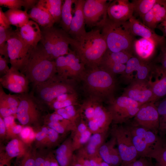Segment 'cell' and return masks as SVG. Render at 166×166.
<instances>
[{
	"label": "cell",
	"instance_id": "1",
	"mask_svg": "<svg viewBox=\"0 0 166 166\" xmlns=\"http://www.w3.org/2000/svg\"><path fill=\"white\" fill-rule=\"evenodd\" d=\"M70 45L86 68L99 66L108 49L100 30L92 29L80 37H70Z\"/></svg>",
	"mask_w": 166,
	"mask_h": 166
},
{
	"label": "cell",
	"instance_id": "2",
	"mask_svg": "<svg viewBox=\"0 0 166 166\" xmlns=\"http://www.w3.org/2000/svg\"><path fill=\"white\" fill-rule=\"evenodd\" d=\"M96 26L106 41L108 49L114 52L125 51L133 53L136 40L132 33L128 21L116 22L105 15Z\"/></svg>",
	"mask_w": 166,
	"mask_h": 166
},
{
	"label": "cell",
	"instance_id": "3",
	"mask_svg": "<svg viewBox=\"0 0 166 166\" xmlns=\"http://www.w3.org/2000/svg\"><path fill=\"white\" fill-rule=\"evenodd\" d=\"M86 97L107 102L113 98L116 88L115 76L100 66L86 68L81 81Z\"/></svg>",
	"mask_w": 166,
	"mask_h": 166
},
{
	"label": "cell",
	"instance_id": "4",
	"mask_svg": "<svg viewBox=\"0 0 166 166\" xmlns=\"http://www.w3.org/2000/svg\"><path fill=\"white\" fill-rule=\"evenodd\" d=\"M57 73L55 60L49 57L40 43L31 52L24 74L33 88Z\"/></svg>",
	"mask_w": 166,
	"mask_h": 166
},
{
	"label": "cell",
	"instance_id": "5",
	"mask_svg": "<svg viewBox=\"0 0 166 166\" xmlns=\"http://www.w3.org/2000/svg\"><path fill=\"white\" fill-rule=\"evenodd\" d=\"M103 102L95 98L86 97L79 105L80 118L91 131L100 129L102 133L107 132L112 123L111 115Z\"/></svg>",
	"mask_w": 166,
	"mask_h": 166
},
{
	"label": "cell",
	"instance_id": "6",
	"mask_svg": "<svg viewBox=\"0 0 166 166\" xmlns=\"http://www.w3.org/2000/svg\"><path fill=\"white\" fill-rule=\"evenodd\" d=\"M76 81L64 78L57 73L45 81L33 88L32 92L42 105H48L59 96L65 93H77Z\"/></svg>",
	"mask_w": 166,
	"mask_h": 166
},
{
	"label": "cell",
	"instance_id": "7",
	"mask_svg": "<svg viewBox=\"0 0 166 166\" xmlns=\"http://www.w3.org/2000/svg\"><path fill=\"white\" fill-rule=\"evenodd\" d=\"M41 43L49 58L55 60L59 57L68 54L70 49V36L62 28L53 26L42 27Z\"/></svg>",
	"mask_w": 166,
	"mask_h": 166
},
{
	"label": "cell",
	"instance_id": "8",
	"mask_svg": "<svg viewBox=\"0 0 166 166\" xmlns=\"http://www.w3.org/2000/svg\"><path fill=\"white\" fill-rule=\"evenodd\" d=\"M125 126L129 130L138 156L150 157L162 145V140L157 134L145 128L127 123Z\"/></svg>",
	"mask_w": 166,
	"mask_h": 166
},
{
	"label": "cell",
	"instance_id": "9",
	"mask_svg": "<svg viewBox=\"0 0 166 166\" xmlns=\"http://www.w3.org/2000/svg\"><path fill=\"white\" fill-rule=\"evenodd\" d=\"M7 43L8 54L11 67L24 74L34 48L24 41L20 36L18 29L14 30Z\"/></svg>",
	"mask_w": 166,
	"mask_h": 166
},
{
	"label": "cell",
	"instance_id": "10",
	"mask_svg": "<svg viewBox=\"0 0 166 166\" xmlns=\"http://www.w3.org/2000/svg\"><path fill=\"white\" fill-rule=\"evenodd\" d=\"M107 102V108L111 115L112 123L115 124L128 123L134 117L143 104L123 95L114 97Z\"/></svg>",
	"mask_w": 166,
	"mask_h": 166
},
{
	"label": "cell",
	"instance_id": "11",
	"mask_svg": "<svg viewBox=\"0 0 166 166\" xmlns=\"http://www.w3.org/2000/svg\"><path fill=\"white\" fill-rule=\"evenodd\" d=\"M110 132L116 140L122 161L121 166H128L136 160L138 157V154L130 133L126 127L113 124Z\"/></svg>",
	"mask_w": 166,
	"mask_h": 166
},
{
	"label": "cell",
	"instance_id": "12",
	"mask_svg": "<svg viewBox=\"0 0 166 166\" xmlns=\"http://www.w3.org/2000/svg\"><path fill=\"white\" fill-rule=\"evenodd\" d=\"M20 100L16 116L23 125L38 121L40 115L39 107L42 105L34 97L32 92L17 94Z\"/></svg>",
	"mask_w": 166,
	"mask_h": 166
},
{
	"label": "cell",
	"instance_id": "13",
	"mask_svg": "<svg viewBox=\"0 0 166 166\" xmlns=\"http://www.w3.org/2000/svg\"><path fill=\"white\" fill-rule=\"evenodd\" d=\"M134 118L132 123L157 134L159 131V117L155 103L149 102L143 104Z\"/></svg>",
	"mask_w": 166,
	"mask_h": 166
},
{
	"label": "cell",
	"instance_id": "14",
	"mask_svg": "<svg viewBox=\"0 0 166 166\" xmlns=\"http://www.w3.org/2000/svg\"><path fill=\"white\" fill-rule=\"evenodd\" d=\"M122 95L142 104L156 102L148 81H140L134 79L124 89Z\"/></svg>",
	"mask_w": 166,
	"mask_h": 166
},
{
	"label": "cell",
	"instance_id": "15",
	"mask_svg": "<svg viewBox=\"0 0 166 166\" xmlns=\"http://www.w3.org/2000/svg\"><path fill=\"white\" fill-rule=\"evenodd\" d=\"M111 1L86 0L83 6L85 24L89 27L96 26L104 16L107 14L108 8Z\"/></svg>",
	"mask_w": 166,
	"mask_h": 166
},
{
	"label": "cell",
	"instance_id": "16",
	"mask_svg": "<svg viewBox=\"0 0 166 166\" xmlns=\"http://www.w3.org/2000/svg\"><path fill=\"white\" fill-rule=\"evenodd\" d=\"M0 83L2 87L16 94L28 91L29 82L26 76L11 67L6 74L0 77Z\"/></svg>",
	"mask_w": 166,
	"mask_h": 166
},
{
	"label": "cell",
	"instance_id": "17",
	"mask_svg": "<svg viewBox=\"0 0 166 166\" xmlns=\"http://www.w3.org/2000/svg\"><path fill=\"white\" fill-rule=\"evenodd\" d=\"M153 67L148 64L147 61L133 56L126 63L124 72L122 76L127 81L131 80V81L132 78V73L136 71V73L135 79L147 81L150 77V73L152 70Z\"/></svg>",
	"mask_w": 166,
	"mask_h": 166
},
{
	"label": "cell",
	"instance_id": "18",
	"mask_svg": "<svg viewBox=\"0 0 166 166\" xmlns=\"http://www.w3.org/2000/svg\"><path fill=\"white\" fill-rule=\"evenodd\" d=\"M133 6L128 0H115L111 1L107 10L108 17L119 22L128 21L133 16Z\"/></svg>",
	"mask_w": 166,
	"mask_h": 166
},
{
	"label": "cell",
	"instance_id": "19",
	"mask_svg": "<svg viewBox=\"0 0 166 166\" xmlns=\"http://www.w3.org/2000/svg\"><path fill=\"white\" fill-rule=\"evenodd\" d=\"M128 22L131 31L134 36H139L150 40L160 47L166 45L165 37L156 34L154 30L146 26L134 16Z\"/></svg>",
	"mask_w": 166,
	"mask_h": 166
},
{
	"label": "cell",
	"instance_id": "20",
	"mask_svg": "<svg viewBox=\"0 0 166 166\" xmlns=\"http://www.w3.org/2000/svg\"><path fill=\"white\" fill-rule=\"evenodd\" d=\"M85 0H75L74 4V15L68 34L72 38H76L85 34L86 31L83 6Z\"/></svg>",
	"mask_w": 166,
	"mask_h": 166
},
{
	"label": "cell",
	"instance_id": "21",
	"mask_svg": "<svg viewBox=\"0 0 166 166\" xmlns=\"http://www.w3.org/2000/svg\"><path fill=\"white\" fill-rule=\"evenodd\" d=\"M166 17V0H157L153 8L141 18L143 23L154 30Z\"/></svg>",
	"mask_w": 166,
	"mask_h": 166
},
{
	"label": "cell",
	"instance_id": "22",
	"mask_svg": "<svg viewBox=\"0 0 166 166\" xmlns=\"http://www.w3.org/2000/svg\"><path fill=\"white\" fill-rule=\"evenodd\" d=\"M67 59L65 77L75 81H81L85 73L86 68L74 51L70 49L66 55Z\"/></svg>",
	"mask_w": 166,
	"mask_h": 166
},
{
	"label": "cell",
	"instance_id": "23",
	"mask_svg": "<svg viewBox=\"0 0 166 166\" xmlns=\"http://www.w3.org/2000/svg\"><path fill=\"white\" fill-rule=\"evenodd\" d=\"M117 144L115 137L112 136L110 139L104 143L99 148V155L103 160L110 166H119L121 160L117 148H115Z\"/></svg>",
	"mask_w": 166,
	"mask_h": 166
},
{
	"label": "cell",
	"instance_id": "24",
	"mask_svg": "<svg viewBox=\"0 0 166 166\" xmlns=\"http://www.w3.org/2000/svg\"><path fill=\"white\" fill-rule=\"evenodd\" d=\"M20 36L27 44L36 48L40 42L41 31L38 24L32 20L18 29Z\"/></svg>",
	"mask_w": 166,
	"mask_h": 166
},
{
	"label": "cell",
	"instance_id": "25",
	"mask_svg": "<svg viewBox=\"0 0 166 166\" xmlns=\"http://www.w3.org/2000/svg\"><path fill=\"white\" fill-rule=\"evenodd\" d=\"M156 47L158 46L154 42L141 38L135 40L133 50L137 55V57L147 61L153 55Z\"/></svg>",
	"mask_w": 166,
	"mask_h": 166
},
{
	"label": "cell",
	"instance_id": "26",
	"mask_svg": "<svg viewBox=\"0 0 166 166\" xmlns=\"http://www.w3.org/2000/svg\"><path fill=\"white\" fill-rule=\"evenodd\" d=\"M28 14L30 18L42 27H52L55 23L48 11L37 4L31 9Z\"/></svg>",
	"mask_w": 166,
	"mask_h": 166
},
{
	"label": "cell",
	"instance_id": "27",
	"mask_svg": "<svg viewBox=\"0 0 166 166\" xmlns=\"http://www.w3.org/2000/svg\"><path fill=\"white\" fill-rule=\"evenodd\" d=\"M159 74L160 79L156 76L155 80L152 81L149 79L148 82L152 90L156 102L166 97V71L160 66H154Z\"/></svg>",
	"mask_w": 166,
	"mask_h": 166
},
{
	"label": "cell",
	"instance_id": "28",
	"mask_svg": "<svg viewBox=\"0 0 166 166\" xmlns=\"http://www.w3.org/2000/svg\"><path fill=\"white\" fill-rule=\"evenodd\" d=\"M62 2L61 0H40L37 5L47 10L55 23H59L61 20Z\"/></svg>",
	"mask_w": 166,
	"mask_h": 166
},
{
	"label": "cell",
	"instance_id": "29",
	"mask_svg": "<svg viewBox=\"0 0 166 166\" xmlns=\"http://www.w3.org/2000/svg\"><path fill=\"white\" fill-rule=\"evenodd\" d=\"M4 13L10 25L19 28L27 24L30 20L29 14L25 10L9 9Z\"/></svg>",
	"mask_w": 166,
	"mask_h": 166
},
{
	"label": "cell",
	"instance_id": "30",
	"mask_svg": "<svg viewBox=\"0 0 166 166\" xmlns=\"http://www.w3.org/2000/svg\"><path fill=\"white\" fill-rule=\"evenodd\" d=\"M132 54L133 53L127 51L114 52L107 49L102 57L100 65L111 63L125 64L133 56Z\"/></svg>",
	"mask_w": 166,
	"mask_h": 166
},
{
	"label": "cell",
	"instance_id": "31",
	"mask_svg": "<svg viewBox=\"0 0 166 166\" xmlns=\"http://www.w3.org/2000/svg\"><path fill=\"white\" fill-rule=\"evenodd\" d=\"M75 1L65 0L62 6L60 24L62 29L68 33L70 30L73 16L72 14V6Z\"/></svg>",
	"mask_w": 166,
	"mask_h": 166
},
{
	"label": "cell",
	"instance_id": "32",
	"mask_svg": "<svg viewBox=\"0 0 166 166\" xmlns=\"http://www.w3.org/2000/svg\"><path fill=\"white\" fill-rule=\"evenodd\" d=\"M157 0H133L134 13L141 18L153 7Z\"/></svg>",
	"mask_w": 166,
	"mask_h": 166
},
{
	"label": "cell",
	"instance_id": "33",
	"mask_svg": "<svg viewBox=\"0 0 166 166\" xmlns=\"http://www.w3.org/2000/svg\"><path fill=\"white\" fill-rule=\"evenodd\" d=\"M20 100L17 94H7L0 85V107L11 108L18 107Z\"/></svg>",
	"mask_w": 166,
	"mask_h": 166
},
{
	"label": "cell",
	"instance_id": "34",
	"mask_svg": "<svg viewBox=\"0 0 166 166\" xmlns=\"http://www.w3.org/2000/svg\"><path fill=\"white\" fill-rule=\"evenodd\" d=\"M14 30L10 27L6 28L0 26V54L9 60L7 41Z\"/></svg>",
	"mask_w": 166,
	"mask_h": 166
},
{
	"label": "cell",
	"instance_id": "35",
	"mask_svg": "<svg viewBox=\"0 0 166 166\" xmlns=\"http://www.w3.org/2000/svg\"><path fill=\"white\" fill-rule=\"evenodd\" d=\"M92 134L88 129L81 134L73 135L72 142L74 151L78 150L85 145L89 141Z\"/></svg>",
	"mask_w": 166,
	"mask_h": 166
},
{
	"label": "cell",
	"instance_id": "36",
	"mask_svg": "<svg viewBox=\"0 0 166 166\" xmlns=\"http://www.w3.org/2000/svg\"><path fill=\"white\" fill-rule=\"evenodd\" d=\"M20 145V142L17 139H14L10 141L6 147V156L3 158L10 160L11 158L21 155Z\"/></svg>",
	"mask_w": 166,
	"mask_h": 166
},
{
	"label": "cell",
	"instance_id": "37",
	"mask_svg": "<svg viewBox=\"0 0 166 166\" xmlns=\"http://www.w3.org/2000/svg\"><path fill=\"white\" fill-rule=\"evenodd\" d=\"M150 158L155 159L156 166H166V144H163L151 156Z\"/></svg>",
	"mask_w": 166,
	"mask_h": 166
},
{
	"label": "cell",
	"instance_id": "38",
	"mask_svg": "<svg viewBox=\"0 0 166 166\" xmlns=\"http://www.w3.org/2000/svg\"><path fill=\"white\" fill-rule=\"evenodd\" d=\"M113 75L117 74L123 75L126 69V64L121 63H106L101 64L99 66Z\"/></svg>",
	"mask_w": 166,
	"mask_h": 166
},
{
	"label": "cell",
	"instance_id": "39",
	"mask_svg": "<svg viewBox=\"0 0 166 166\" xmlns=\"http://www.w3.org/2000/svg\"><path fill=\"white\" fill-rule=\"evenodd\" d=\"M72 140L69 139L64 142L56 150L55 155L73 156Z\"/></svg>",
	"mask_w": 166,
	"mask_h": 166
},
{
	"label": "cell",
	"instance_id": "40",
	"mask_svg": "<svg viewBox=\"0 0 166 166\" xmlns=\"http://www.w3.org/2000/svg\"><path fill=\"white\" fill-rule=\"evenodd\" d=\"M156 106L159 117V131H161L166 126V97Z\"/></svg>",
	"mask_w": 166,
	"mask_h": 166
},
{
	"label": "cell",
	"instance_id": "41",
	"mask_svg": "<svg viewBox=\"0 0 166 166\" xmlns=\"http://www.w3.org/2000/svg\"><path fill=\"white\" fill-rule=\"evenodd\" d=\"M0 5L7 7L9 9L21 10L22 6L25 7V0H0Z\"/></svg>",
	"mask_w": 166,
	"mask_h": 166
},
{
	"label": "cell",
	"instance_id": "42",
	"mask_svg": "<svg viewBox=\"0 0 166 166\" xmlns=\"http://www.w3.org/2000/svg\"><path fill=\"white\" fill-rule=\"evenodd\" d=\"M48 125L59 133L63 134L67 130L72 131L69 127L59 122L49 121Z\"/></svg>",
	"mask_w": 166,
	"mask_h": 166
},
{
	"label": "cell",
	"instance_id": "43",
	"mask_svg": "<svg viewBox=\"0 0 166 166\" xmlns=\"http://www.w3.org/2000/svg\"><path fill=\"white\" fill-rule=\"evenodd\" d=\"M151 158L141 157L128 166H156L153 164Z\"/></svg>",
	"mask_w": 166,
	"mask_h": 166
},
{
	"label": "cell",
	"instance_id": "44",
	"mask_svg": "<svg viewBox=\"0 0 166 166\" xmlns=\"http://www.w3.org/2000/svg\"><path fill=\"white\" fill-rule=\"evenodd\" d=\"M9 60L3 57L0 55V77L6 74L9 71L10 68L8 66Z\"/></svg>",
	"mask_w": 166,
	"mask_h": 166
},
{
	"label": "cell",
	"instance_id": "45",
	"mask_svg": "<svg viewBox=\"0 0 166 166\" xmlns=\"http://www.w3.org/2000/svg\"><path fill=\"white\" fill-rule=\"evenodd\" d=\"M159 60L161 64L160 66L164 70L166 71V45L160 48Z\"/></svg>",
	"mask_w": 166,
	"mask_h": 166
},
{
	"label": "cell",
	"instance_id": "46",
	"mask_svg": "<svg viewBox=\"0 0 166 166\" xmlns=\"http://www.w3.org/2000/svg\"><path fill=\"white\" fill-rule=\"evenodd\" d=\"M20 166H36L35 157L29 155L25 156L21 162Z\"/></svg>",
	"mask_w": 166,
	"mask_h": 166
},
{
	"label": "cell",
	"instance_id": "47",
	"mask_svg": "<svg viewBox=\"0 0 166 166\" xmlns=\"http://www.w3.org/2000/svg\"><path fill=\"white\" fill-rule=\"evenodd\" d=\"M73 158L78 163L82 166H92L89 159L77 154L74 155Z\"/></svg>",
	"mask_w": 166,
	"mask_h": 166
},
{
	"label": "cell",
	"instance_id": "48",
	"mask_svg": "<svg viewBox=\"0 0 166 166\" xmlns=\"http://www.w3.org/2000/svg\"><path fill=\"white\" fill-rule=\"evenodd\" d=\"M9 21L1 7L0 8V26L6 28L10 27Z\"/></svg>",
	"mask_w": 166,
	"mask_h": 166
},
{
	"label": "cell",
	"instance_id": "49",
	"mask_svg": "<svg viewBox=\"0 0 166 166\" xmlns=\"http://www.w3.org/2000/svg\"><path fill=\"white\" fill-rule=\"evenodd\" d=\"M59 134L53 129L48 128V136L51 142L54 143L57 141L59 137Z\"/></svg>",
	"mask_w": 166,
	"mask_h": 166
},
{
	"label": "cell",
	"instance_id": "50",
	"mask_svg": "<svg viewBox=\"0 0 166 166\" xmlns=\"http://www.w3.org/2000/svg\"><path fill=\"white\" fill-rule=\"evenodd\" d=\"M48 128L43 127L41 131L38 132L35 135L36 140L38 141L43 140L48 135Z\"/></svg>",
	"mask_w": 166,
	"mask_h": 166
},
{
	"label": "cell",
	"instance_id": "51",
	"mask_svg": "<svg viewBox=\"0 0 166 166\" xmlns=\"http://www.w3.org/2000/svg\"><path fill=\"white\" fill-rule=\"evenodd\" d=\"M0 115L4 118L6 117L13 114L11 108L0 107Z\"/></svg>",
	"mask_w": 166,
	"mask_h": 166
},
{
	"label": "cell",
	"instance_id": "52",
	"mask_svg": "<svg viewBox=\"0 0 166 166\" xmlns=\"http://www.w3.org/2000/svg\"><path fill=\"white\" fill-rule=\"evenodd\" d=\"M89 159L92 166H98L103 161L99 155L93 157Z\"/></svg>",
	"mask_w": 166,
	"mask_h": 166
},
{
	"label": "cell",
	"instance_id": "53",
	"mask_svg": "<svg viewBox=\"0 0 166 166\" xmlns=\"http://www.w3.org/2000/svg\"><path fill=\"white\" fill-rule=\"evenodd\" d=\"M3 120L6 127L7 129L12 126L14 121V117L11 116L4 118Z\"/></svg>",
	"mask_w": 166,
	"mask_h": 166
},
{
	"label": "cell",
	"instance_id": "54",
	"mask_svg": "<svg viewBox=\"0 0 166 166\" xmlns=\"http://www.w3.org/2000/svg\"><path fill=\"white\" fill-rule=\"evenodd\" d=\"M31 130L28 127H26L22 129L20 133L21 137L23 139H28Z\"/></svg>",
	"mask_w": 166,
	"mask_h": 166
},
{
	"label": "cell",
	"instance_id": "55",
	"mask_svg": "<svg viewBox=\"0 0 166 166\" xmlns=\"http://www.w3.org/2000/svg\"><path fill=\"white\" fill-rule=\"evenodd\" d=\"M156 28H158L162 31L164 37H166V17L164 20L157 26Z\"/></svg>",
	"mask_w": 166,
	"mask_h": 166
},
{
	"label": "cell",
	"instance_id": "56",
	"mask_svg": "<svg viewBox=\"0 0 166 166\" xmlns=\"http://www.w3.org/2000/svg\"><path fill=\"white\" fill-rule=\"evenodd\" d=\"M45 158L39 156L35 157L36 166H45Z\"/></svg>",
	"mask_w": 166,
	"mask_h": 166
},
{
	"label": "cell",
	"instance_id": "57",
	"mask_svg": "<svg viewBox=\"0 0 166 166\" xmlns=\"http://www.w3.org/2000/svg\"><path fill=\"white\" fill-rule=\"evenodd\" d=\"M6 127L4 122L3 119L0 117V134L1 135H3L5 133Z\"/></svg>",
	"mask_w": 166,
	"mask_h": 166
},
{
	"label": "cell",
	"instance_id": "58",
	"mask_svg": "<svg viewBox=\"0 0 166 166\" xmlns=\"http://www.w3.org/2000/svg\"><path fill=\"white\" fill-rule=\"evenodd\" d=\"M22 129L21 125H17L13 127L12 131L14 134H18L21 132Z\"/></svg>",
	"mask_w": 166,
	"mask_h": 166
},
{
	"label": "cell",
	"instance_id": "59",
	"mask_svg": "<svg viewBox=\"0 0 166 166\" xmlns=\"http://www.w3.org/2000/svg\"><path fill=\"white\" fill-rule=\"evenodd\" d=\"M35 136V133L34 132L31 130L28 139L30 140H32L34 137Z\"/></svg>",
	"mask_w": 166,
	"mask_h": 166
},
{
	"label": "cell",
	"instance_id": "60",
	"mask_svg": "<svg viewBox=\"0 0 166 166\" xmlns=\"http://www.w3.org/2000/svg\"><path fill=\"white\" fill-rule=\"evenodd\" d=\"M73 166H82L80 164L78 163L73 158V161L71 164Z\"/></svg>",
	"mask_w": 166,
	"mask_h": 166
},
{
	"label": "cell",
	"instance_id": "61",
	"mask_svg": "<svg viewBox=\"0 0 166 166\" xmlns=\"http://www.w3.org/2000/svg\"><path fill=\"white\" fill-rule=\"evenodd\" d=\"M160 132L164 134L166 133V126Z\"/></svg>",
	"mask_w": 166,
	"mask_h": 166
},
{
	"label": "cell",
	"instance_id": "62",
	"mask_svg": "<svg viewBox=\"0 0 166 166\" xmlns=\"http://www.w3.org/2000/svg\"><path fill=\"white\" fill-rule=\"evenodd\" d=\"M70 166H73L72 164H71V165Z\"/></svg>",
	"mask_w": 166,
	"mask_h": 166
},
{
	"label": "cell",
	"instance_id": "63",
	"mask_svg": "<svg viewBox=\"0 0 166 166\" xmlns=\"http://www.w3.org/2000/svg\"></svg>",
	"mask_w": 166,
	"mask_h": 166
}]
</instances>
